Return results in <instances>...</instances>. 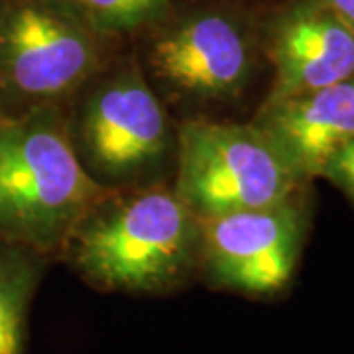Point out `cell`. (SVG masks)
Wrapping results in <instances>:
<instances>
[{"label":"cell","instance_id":"1","mask_svg":"<svg viewBox=\"0 0 354 354\" xmlns=\"http://www.w3.org/2000/svg\"><path fill=\"white\" fill-rule=\"evenodd\" d=\"M201 221L158 181L106 191L67 236L59 256L95 290L165 295L197 278Z\"/></svg>","mask_w":354,"mask_h":354},{"label":"cell","instance_id":"2","mask_svg":"<svg viewBox=\"0 0 354 354\" xmlns=\"http://www.w3.org/2000/svg\"><path fill=\"white\" fill-rule=\"evenodd\" d=\"M104 193L77 158L64 106L0 114V239L59 256Z\"/></svg>","mask_w":354,"mask_h":354},{"label":"cell","instance_id":"3","mask_svg":"<svg viewBox=\"0 0 354 354\" xmlns=\"http://www.w3.org/2000/svg\"><path fill=\"white\" fill-rule=\"evenodd\" d=\"M64 111L77 158L102 189L164 181L176 162L177 124L136 55L111 59Z\"/></svg>","mask_w":354,"mask_h":354},{"label":"cell","instance_id":"4","mask_svg":"<svg viewBox=\"0 0 354 354\" xmlns=\"http://www.w3.org/2000/svg\"><path fill=\"white\" fill-rule=\"evenodd\" d=\"M142 34L140 67L167 106L207 111L239 101L264 59L260 22L225 2L169 8Z\"/></svg>","mask_w":354,"mask_h":354},{"label":"cell","instance_id":"5","mask_svg":"<svg viewBox=\"0 0 354 354\" xmlns=\"http://www.w3.org/2000/svg\"><path fill=\"white\" fill-rule=\"evenodd\" d=\"M113 41L69 0H0V114L65 106Z\"/></svg>","mask_w":354,"mask_h":354},{"label":"cell","instance_id":"6","mask_svg":"<svg viewBox=\"0 0 354 354\" xmlns=\"http://www.w3.org/2000/svg\"><path fill=\"white\" fill-rule=\"evenodd\" d=\"M174 191L199 221L283 201L301 181L252 122H177Z\"/></svg>","mask_w":354,"mask_h":354},{"label":"cell","instance_id":"7","mask_svg":"<svg viewBox=\"0 0 354 354\" xmlns=\"http://www.w3.org/2000/svg\"><path fill=\"white\" fill-rule=\"evenodd\" d=\"M307 187L283 201L201 221L197 278L250 299L290 290L309 232Z\"/></svg>","mask_w":354,"mask_h":354},{"label":"cell","instance_id":"8","mask_svg":"<svg viewBox=\"0 0 354 354\" xmlns=\"http://www.w3.org/2000/svg\"><path fill=\"white\" fill-rule=\"evenodd\" d=\"M274 81L268 97H288L354 77V28L325 0H286L260 24Z\"/></svg>","mask_w":354,"mask_h":354},{"label":"cell","instance_id":"9","mask_svg":"<svg viewBox=\"0 0 354 354\" xmlns=\"http://www.w3.org/2000/svg\"><path fill=\"white\" fill-rule=\"evenodd\" d=\"M250 122L309 183L321 177L333 153L354 140V77L307 93L266 97Z\"/></svg>","mask_w":354,"mask_h":354},{"label":"cell","instance_id":"10","mask_svg":"<svg viewBox=\"0 0 354 354\" xmlns=\"http://www.w3.org/2000/svg\"><path fill=\"white\" fill-rule=\"evenodd\" d=\"M50 256L0 239V354H26L34 297Z\"/></svg>","mask_w":354,"mask_h":354},{"label":"cell","instance_id":"11","mask_svg":"<svg viewBox=\"0 0 354 354\" xmlns=\"http://www.w3.org/2000/svg\"><path fill=\"white\" fill-rule=\"evenodd\" d=\"M106 38L118 39L142 34L158 22L174 0H69Z\"/></svg>","mask_w":354,"mask_h":354},{"label":"cell","instance_id":"12","mask_svg":"<svg viewBox=\"0 0 354 354\" xmlns=\"http://www.w3.org/2000/svg\"><path fill=\"white\" fill-rule=\"evenodd\" d=\"M321 177H325L354 201V140L333 153V158L323 167Z\"/></svg>","mask_w":354,"mask_h":354},{"label":"cell","instance_id":"13","mask_svg":"<svg viewBox=\"0 0 354 354\" xmlns=\"http://www.w3.org/2000/svg\"><path fill=\"white\" fill-rule=\"evenodd\" d=\"M342 20L354 28V0H325Z\"/></svg>","mask_w":354,"mask_h":354}]
</instances>
